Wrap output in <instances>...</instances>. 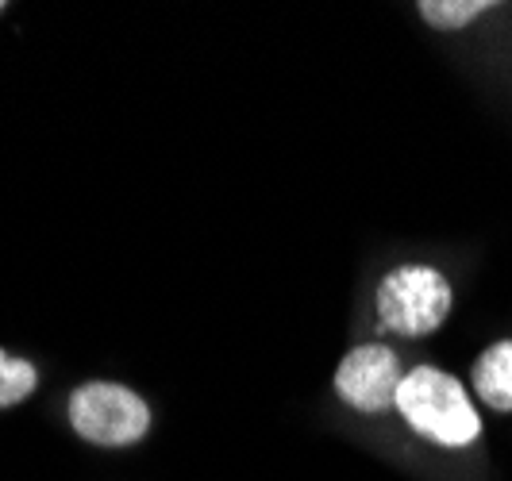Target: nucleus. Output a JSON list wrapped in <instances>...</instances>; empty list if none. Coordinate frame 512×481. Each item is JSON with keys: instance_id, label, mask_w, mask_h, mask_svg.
I'll return each mask as SVG.
<instances>
[{"instance_id": "1", "label": "nucleus", "mask_w": 512, "mask_h": 481, "mask_svg": "<svg viewBox=\"0 0 512 481\" xmlns=\"http://www.w3.org/2000/svg\"><path fill=\"white\" fill-rule=\"evenodd\" d=\"M397 408L412 428L439 447H466L482 435V420L470 405L462 381L436 366H416L412 374H405Z\"/></svg>"}, {"instance_id": "2", "label": "nucleus", "mask_w": 512, "mask_h": 481, "mask_svg": "<svg viewBox=\"0 0 512 481\" xmlns=\"http://www.w3.org/2000/svg\"><path fill=\"white\" fill-rule=\"evenodd\" d=\"M451 312V285L436 266H397L378 285V316L382 328L397 335H432Z\"/></svg>"}, {"instance_id": "3", "label": "nucleus", "mask_w": 512, "mask_h": 481, "mask_svg": "<svg viewBox=\"0 0 512 481\" xmlns=\"http://www.w3.org/2000/svg\"><path fill=\"white\" fill-rule=\"evenodd\" d=\"M70 424L85 443L131 447L151 428V408L116 381H85L70 393Z\"/></svg>"}, {"instance_id": "4", "label": "nucleus", "mask_w": 512, "mask_h": 481, "mask_svg": "<svg viewBox=\"0 0 512 481\" xmlns=\"http://www.w3.org/2000/svg\"><path fill=\"white\" fill-rule=\"evenodd\" d=\"M401 362L389 347H355L351 355L339 362L335 370V393L351 408H359L366 416H378L397 408V393H401Z\"/></svg>"}, {"instance_id": "5", "label": "nucleus", "mask_w": 512, "mask_h": 481, "mask_svg": "<svg viewBox=\"0 0 512 481\" xmlns=\"http://www.w3.org/2000/svg\"><path fill=\"white\" fill-rule=\"evenodd\" d=\"M474 389L493 412H512V339L493 343L474 362Z\"/></svg>"}, {"instance_id": "6", "label": "nucleus", "mask_w": 512, "mask_h": 481, "mask_svg": "<svg viewBox=\"0 0 512 481\" xmlns=\"http://www.w3.org/2000/svg\"><path fill=\"white\" fill-rule=\"evenodd\" d=\"M416 12L436 31H462L482 12H489V0H424V4H416Z\"/></svg>"}, {"instance_id": "7", "label": "nucleus", "mask_w": 512, "mask_h": 481, "mask_svg": "<svg viewBox=\"0 0 512 481\" xmlns=\"http://www.w3.org/2000/svg\"><path fill=\"white\" fill-rule=\"evenodd\" d=\"M31 389H35V366L0 351V408L20 405L24 397H31Z\"/></svg>"}]
</instances>
